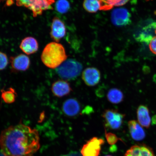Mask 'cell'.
Here are the masks:
<instances>
[{"instance_id": "6da1fadb", "label": "cell", "mask_w": 156, "mask_h": 156, "mask_svg": "<svg viewBox=\"0 0 156 156\" xmlns=\"http://www.w3.org/2000/svg\"><path fill=\"white\" fill-rule=\"evenodd\" d=\"M0 147L5 156H33L40 147L38 132L20 122L1 132Z\"/></svg>"}, {"instance_id": "7a4b0ae2", "label": "cell", "mask_w": 156, "mask_h": 156, "mask_svg": "<svg viewBox=\"0 0 156 156\" xmlns=\"http://www.w3.org/2000/svg\"><path fill=\"white\" fill-rule=\"evenodd\" d=\"M67 58L63 46L55 42L47 44L41 55L42 63L51 69H56L67 59Z\"/></svg>"}, {"instance_id": "3957f363", "label": "cell", "mask_w": 156, "mask_h": 156, "mask_svg": "<svg viewBox=\"0 0 156 156\" xmlns=\"http://www.w3.org/2000/svg\"><path fill=\"white\" fill-rule=\"evenodd\" d=\"M5 2L9 6L15 3L17 6L24 7L32 12L33 16L36 17L42 15L44 12L53 9L52 5L55 0H0Z\"/></svg>"}, {"instance_id": "277c9868", "label": "cell", "mask_w": 156, "mask_h": 156, "mask_svg": "<svg viewBox=\"0 0 156 156\" xmlns=\"http://www.w3.org/2000/svg\"><path fill=\"white\" fill-rule=\"evenodd\" d=\"M83 66L79 62L73 59H67L59 67L56 68V73L64 80H73L80 74Z\"/></svg>"}, {"instance_id": "5b68a950", "label": "cell", "mask_w": 156, "mask_h": 156, "mask_svg": "<svg viewBox=\"0 0 156 156\" xmlns=\"http://www.w3.org/2000/svg\"><path fill=\"white\" fill-rule=\"evenodd\" d=\"M102 117L107 127L117 130L122 126L125 115L114 109H107L103 113Z\"/></svg>"}, {"instance_id": "8992f818", "label": "cell", "mask_w": 156, "mask_h": 156, "mask_svg": "<svg viewBox=\"0 0 156 156\" xmlns=\"http://www.w3.org/2000/svg\"><path fill=\"white\" fill-rule=\"evenodd\" d=\"M104 143L102 138L94 137L83 146L81 154L83 156H99L101 146Z\"/></svg>"}, {"instance_id": "52a82bcc", "label": "cell", "mask_w": 156, "mask_h": 156, "mask_svg": "<svg viewBox=\"0 0 156 156\" xmlns=\"http://www.w3.org/2000/svg\"><path fill=\"white\" fill-rule=\"evenodd\" d=\"M111 20L115 26H125L130 24L131 15L127 9L120 8L113 10L111 14Z\"/></svg>"}, {"instance_id": "ba28073f", "label": "cell", "mask_w": 156, "mask_h": 156, "mask_svg": "<svg viewBox=\"0 0 156 156\" xmlns=\"http://www.w3.org/2000/svg\"><path fill=\"white\" fill-rule=\"evenodd\" d=\"M10 63L12 71L15 72L27 71L30 67V61L28 56L20 54L10 58Z\"/></svg>"}, {"instance_id": "9c48e42d", "label": "cell", "mask_w": 156, "mask_h": 156, "mask_svg": "<svg viewBox=\"0 0 156 156\" xmlns=\"http://www.w3.org/2000/svg\"><path fill=\"white\" fill-rule=\"evenodd\" d=\"M66 32V26L63 21L58 17H54L51 27V37L55 41L58 43L65 36Z\"/></svg>"}, {"instance_id": "30bf717a", "label": "cell", "mask_w": 156, "mask_h": 156, "mask_svg": "<svg viewBox=\"0 0 156 156\" xmlns=\"http://www.w3.org/2000/svg\"><path fill=\"white\" fill-rule=\"evenodd\" d=\"M82 78L86 85L89 87H94L98 84L101 79L99 70L95 67H88L84 70Z\"/></svg>"}, {"instance_id": "8fae6325", "label": "cell", "mask_w": 156, "mask_h": 156, "mask_svg": "<svg viewBox=\"0 0 156 156\" xmlns=\"http://www.w3.org/2000/svg\"><path fill=\"white\" fill-rule=\"evenodd\" d=\"M51 90L54 95L58 98L67 96L72 91L69 83L64 80H58L54 82L52 85Z\"/></svg>"}, {"instance_id": "7c38bea8", "label": "cell", "mask_w": 156, "mask_h": 156, "mask_svg": "<svg viewBox=\"0 0 156 156\" xmlns=\"http://www.w3.org/2000/svg\"><path fill=\"white\" fill-rule=\"evenodd\" d=\"M62 110L66 115L73 117L80 112L81 105L76 99L71 98L65 101L62 106Z\"/></svg>"}, {"instance_id": "4fadbf2b", "label": "cell", "mask_w": 156, "mask_h": 156, "mask_svg": "<svg viewBox=\"0 0 156 156\" xmlns=\"http://www.w3.org/2000/svg\"><path fill=\"white\" fill-rule=\"evenodd\" d=\"M156 34V23H152L144 27L136 36V40L140 42L149 44ZM156 36V35H155Z\"/></svg>"}, {"instance_id": "5bb4252c", "label": "cell", "mask_w": 156, "mask_h": 156, "mask_svg": "<svg viewBox=\"0 0 156 156\" xmlns=\"http://www.w3.org/2000/svg\"><path fill=\"white\" fill-rule=\"evenodd\" d=\"M20 48L24 53L30 55L37 51L39 44L36 39L32 37H28L21 41Z\"/></svg>"}, {"instance_id": "9a60e30c", "label": "cell", "mask_w": 156, "mask_h": 156, "mask_svg": "<svg viewBox=\"0 0 156 156\" xmlns=\"http://www.w3.org/2000/svg\"><path fill=\"white\" fill-rule=\"evenodd\" d=\"M129 130L133 139L140 141L144 139L146 133L142 126L138 122L131 120L128 122Z\"/></svg>"}, {"instance_id": "2e32d148", "label": "cell", "mask_w": 156, "mask_h": 156, "mask_svg": "<svg viewBox=\"0 0 156 156\" xmlns=\"http://www.w3.org/2000/svg\"><path fill=\"white\" fill-rule=\"evenodd\" d=\"M124 156H155L151 147L144 145L132 146L126 151Z\"/></svg>"}, {"instance_id": "e0dca14e", "label": "cell", "mask_w": 156, "mask_h": 156, "mask_svg": "<svg viewBox=\"0 0 156 156\" xmlns=\"http://www.w3.org/2000/svg\"><path fill=\"white\" fill-rule=\"evenodd\" d=\"M138 122L142 127L146 128H149L151 122L149 109L144 105L138 107L136 110Z\"/></svg>"}, {"instance_id": "ac0fdd59", "label": "cell", "mask_w": 156, "mask_h": 156, "mask_svg": "<svg viewBox=\"0 0 156 156\" xmlns=\"http://www.w3.org/2000/svg\"><path fill=\"white\" fill-rule=\"evenodd\" d=\"M107 97L109 102L113 104H118L123 101L124 95L120 89L113 88L109 90Z\"/></svg>"}, {"instance_id": "d6986e66", "label": "cell", "mask_w": 156, "mask_h": 156, "mask_svg": "<svg viewBox=\"0 0 156 156\" xmlns=\"http://www.w3.org/2000/svg\"><path fill=\"white\" fill-rule=\"evenodd\" d=\"M83 7L86 11L90 13L96 12L102 8L100 0H84Z\"/></svg>"}, {"instance_id": "ffe728a7", "label": "cell", "mask_w": 156, "mask_h": 156, "mask_svg": "<svg viewBox=\"0 0 156 156\" xmlns=\"http://www.w3.org/2000/svg\"><path fill=\"white\" fill-rule=\"evenodd\" d=\"M1 91L2 98L5 103L12 104L15 102L17 94L12 88H9L6 90L2 89Z\"/></svg>"}, {"instance_id": "44dd1931", "label": "cell", "mask_w": 156, "mask_h": 156, "mask_svg": "<svg viewBox=\"0 0 156 156\" xmlns=\"http://www.w3.org/2000/svg\"><path fill=\"white\" fill-rule=\"evenodd\" d=\"M102 5L101 9L107 10L114 6H118L125 4L129 0H100Z\"/></svg>"}, {"instance_id": "7402d4cb", "label": "cell", "mask_w": 156, "mask_h": 156, "mask_svg": "<svg viewBox=\"0 0 156 156\" xmlns=\"http://www.w3.org/2000/svg\"><path fill=\"white\" fill-rule=\"evenodd\" d=\"M55 6L56 11L62 14L67 13L70 7L69 3L67 0H58Z\"/></svg>"}, {"instance_id": "603a6c76", "label": "cell", "mask_w": 156, "mask_h": 156, "mask_svg": "<svg viewBox=\"0 0 156 156\" xmlns=\"http://www.w3.org/2000/svg\"><path fill=\"white\" fill-rule=\"evenodd\" d=\"M9 64V59L6 54L0 51V71L4 70Z\"/></svg>"}, {"instance_id": "cb8c5ba5", "label": "cell", "mask_w": 156, "mask_h": 156, "mask_svg": "<svg viewBox=\"0 0 156 156\" xmlns=\"http://www.w3.org/2000/svg\"><path fill=\"white\" fill-rule=\"evenodd\" d=\"M105 136L107 142L110 145H114L119 140V138L115 134L110 132L105 133Z\"/></svg>"}, {"instance_id": "d4e9b609", "label": "cell", "mask_w": 156, "mask_h": 156, "mask_svg": "<svg viewBox=\"0 0 156 156\" xmlns=\"http://www.w3.org/2000/svg\"><path fill=\"white\" fill-rule=\"evenodd\" d=\"M148 44L151 51L154 54L156 55V35L153 37Z\"/></svg>"}, {"instance_id": "484cf974", "label": "cell", "mask_w": 156, "mask_h": 156, "mask_svg": "<svg viewBox=\"0 0 156 156\" xmlns=\"http://www.w3.org/2000/svg\"><path fill=\"white\" fill-rule=\"evenodd\" d=\"M62 156H83L79 152L77 151H72L67 154L63 155Z\"/></svg>"}, {"instance_id": "4316f807", "label": "cell", "mask_w": 156, "mask_h": 156, "mask_svg": "<svg viewBox=\"0 0 156 156\" xmlns=\"http://www.w3.org/2000/svg\"><path fill=\"white\" fill-rule=\"evenodd\" d=\"M152 121L154 124H156V115L154 116Z\"/></svg>"}, {"instance_id": "83f0119b", "label": "cell", "mask_w": 156, "mask_h": 156, "mask_svg": "<svg viewBox=\"0 0 156 156\" xmlns=\"http://www.w3.org/2000/svg\"><path fill=\"white\" fill-rule=\"evenodd\" d=\"M112 156L110 155H106V156Z\"/></svg>"}]
</instances>
